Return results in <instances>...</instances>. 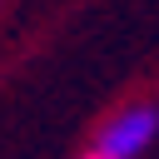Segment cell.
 <instances>
[{
	"label": "cell",
	"instance_id": "obj_2",
	"mask_svg": "<svg viewBox=\"0 0 159 159\" xmlns=\"http://www.w3.org/2000/svg\"><path fill=\"white\" fill-rule=\"evenodd\" d=\"M89 159H104V154H89Z\"/></svg>",
	"mask_w": 159,
	"mask_h": 159
},
{
	"label": "cell",
	"instance_id": "obj_1",
	"mask_svg": "<svg viewBox=\"0 0 159 159\" xmlns=\"http://www.w3.org/2000/svg\"><path fill=\"white\" fill-rule=\"evenodd\" d=\"M159 129V109L154 104H134L124 114H114L104 129H99V154L104 159H134Z\"/></svg>",
	"mask_w": 159,
	"mask_h": 159
}]
</instances>
